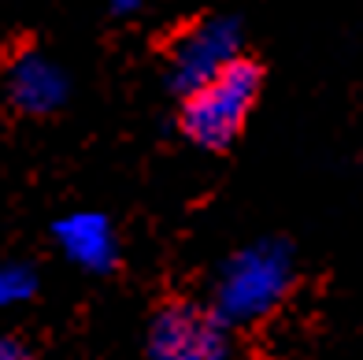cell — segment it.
<instances>
[{
  "label": "cell",
  "instance_id": "6da1fadb",
  "mask_svg": "<svg viewBox=\"0 0 363 360\" xmlns=\"http://www.w3.org/2000/svg\"><path fill=\"white\" fill-rule=\"evenodd\" d=\"M293 286V249L282 238H263L245 245L223 264L211 286V308L234 327L267 316Z\"/></svg>",
  "mask_w": 363,
  "mask_h": 360
},
{
  "label": "cell",
  "instance_id": "7a4b0ae2",
  "mask_svg": "<svg viewBox=\"0 0 363 360\" xmlns=\"http://www.w3.org/2000/svg\"><path fill=\"white\" fill-rule=\"evenodd\" d=\"M263 86V71L259 63L241 56L230 67L211 78L208 86L193 89L189 97H182V111H178V126L196 149L208 153H226L230 145L241 138L245 123H249L256 97Z\"/></svg>",
  "mask_w": 363,
  "mask_h": 360
},
{
  "label": "cell",
  "instance_id": "3957f363",
  "mask_svg": "<svg viewBox=\"0 0 363 360\" xmlns=\"http://www.w3.org/2000/svg\"><path fill=\"white\" fill-rule=\"evenodd\" d=\"M145 360H230V323L211 305L171 298L148 320Z\"/></svg>",
  "mask_w": 363,
  "mask_h": 360
},
{
  "label": "cell",
  "instance_id": "277c9868",
  "mask_svg": "<svg viewBox=\"0 0 363 360\" xmlns=\"http://www.w3.org/2000/svg\"><path fill=\"white\" fill-rule=\"evenodd\" d=\"M234 60H241V23L230 15L204 19L178 34L167 60V86L178 97H189L193 89L219 78Z\"/></svg>",
  "mask_w": 363,
  "mask_h": 360
},
{
  "label": "cell",
  "instance_id": "5b68a950",
  "mask_svg": "<svg viewBox=\"0 0 363 360\" xmlns=\"http://www.w3.org/2000/svg\"><path fill=\"white\" fill-rule=\"evenodd\" d=\"M8 101L23 116H48L67 101V75L48 56L23 48L8 63Z\"/></svg>",
  "mask_w": 363,
  "mask_h": 360
},
{
  "label": "cell",
  "instance_id": "8992f818",
  "mask_svg": "<svg viewBox=\"0 0 363 360\" xmlns=\"http://www.w3.org/2000/svg\"><path fill=\"white\" fill-rule=\"evenodd\" d=\"M52 234L60 241L63 256L86 271L104 275L119 264V241H115L111 223L101 212H71V216H63L52 227Z\"/></svg>",
  "mask_w": 363,
  "mask_h": 360
},
{
  "label": "cell",
  "instance_id": "52a82bcc",
  "mask_svg": "<svg viewBox=\"0 0 363 360\" xmlns=\"http://www.w3.org/2000/svg\"><path fill=\"white\" fill-rule=\"evenodd\" d=\"M34 290H38V275H34V268H30V264H19V260H8L4 271H0V298L11 305V301L30 298Z\"/></svg>",
  "mask_w": 363,
  "mask_h": 360
},
{
  "label": "cell",
  "instance_id": "ba28073f",
  "mask_svg": "<svg viewBox=\"0 0 363 360\" xmlns=\"http://www.w3.org/2000/svg\"><path fill=\"white\" fill-rule=\"evenodd\" d=\"M0 360H38V353L26 346V342H19V338H4L0 342Z\"/></svg>",
  "mask_w": 363,
  "mask_h": 360
},
{
  "label": "cell",
  "instance_id": "9c48e42d",
  "mask_svg": "<svg viewBox=\"0 0 363 360\" xmlns=\"http://www.w3.org/2000/svg\"><path fill=\"white\" fill-rule=\"evenodd\" d=\"M141 8V0H111V11L115 15H134Z\"/></svg>",
  "mask_w": 363,
  "mask_h": 360
}]
</instances>
